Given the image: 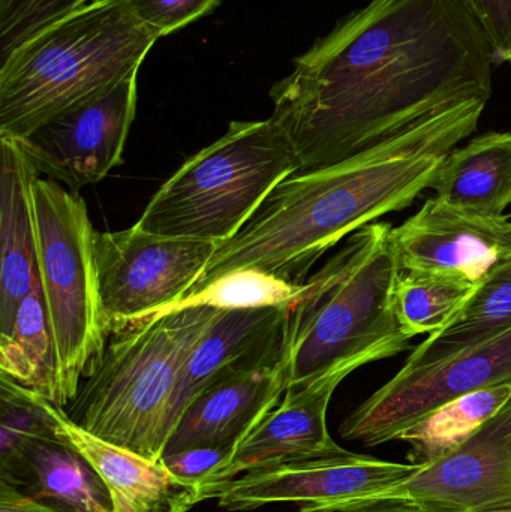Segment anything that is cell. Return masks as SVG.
<instances>
[{"label": "cell", "mask_w": 511, "mask_h": 512, "mask_svg": "<svg viewBox=\"0 0 511 512\" xmlns=\"http://www.w3.org/2000/svg\"><path fill=\"white\" fill-rule=\"evenodd\" d=\"M293 63L270 119L305 173L489 102L497 62L462 0H369Z\"/></svg>", "instance_id": "obj_1"}, {"label": "cell", "mask_w": 511, "mask_h": 512, "mask_svg": "<svg viewBox=\"0 0 511 512\" xmlns=\"http://www.w3.org/2000/svg\"><path fill=\"white\" fill-rule=\"evenodd\" d=\"M488 102L476 101L338 164L282 180L236 237L218 246L192 292L254 268L303 283L345 237L410 207L450 152L476 132Z\"/></svg>", "instance_id": "obj_2"}, {"label": "cell", "mask_w": 511, "mask_h": 512, "mask_svg": "<svg viewBox=\"0 0 511 512\" xmlns=\"http://www.w3.org/2000/svg\"><path fill=\"white\" fill-rule=\"evenodd\" d=\"M393 228L389 222L360 228L305 280L285 330L287 390L411 348L396 313V286L404 271Z\"/></svg>", "instance_id": "obj_3"}, {"label": "cell", "mask_w": 511, "mask_h": 512, "mask_svg": "<svg viewBox=\"0 0 511 512\" xmlns=\"http://www.w3.org/2000/svg\"><path fill=\"white\" fill-rule=\"evenodd\" d=\"M158 36L123 0H93L0 62V137L39 126L138 74Z\"/></svg>", "instance_id": "obj_4"}, {"label": "cell", "mask_w": 511, "mask_h": 512, "mask_svg": "<svg viewBox=\"0 0 511 512\" xmlns=\"http://www.w3.org/2000/svg\"><path fill=\"white\" fill-rule=\"evenodd\" d=\"M221 312L186 307L111 334L66 406L68 417L104 441L161 460L183 364Z\"/></svg>", "instance_id": "obj_5"}, {"label": "cell", "mask_w": 511, "mask_h": 512, "mask_svg": "<svg viewBox=\"0 0 511 512\" xmlns=\"http://www.w3.org/2000/svg\"><path fill=\"white\" fill-rule=\"evenodd\" d=\"M297 173L293 149L272 119L231 122L189 158L144 209L137 227L158 236L224 245L267 195Z\"/></svg>", "instance_id": "obj_6"}, {"label": "cell", "mask_w": 511, "mask_h": 512, "mask_svg": "<svg viewBox=\"0 0 511 512\" xmlns=\"http://www.w3.org/2000/svg\"><path fill=\"white\" fill-rule=\"evenodd\" d=\"M38 273L59 360L60 408L74 399L107 345L95 234L78 192L39 177L33 185Z\"/></svg>", "instance_id": "obj_7"}, {"label": "cell", "mask_w": 511, "mask_h": 512, "mask_svg": "<svg viewBox=\"0 0 511 512\" xmlns=\"http://www.w3.org/2000/svg\"><path fill=\"white\" fill-rule=\"evenodd\" d=\"M218 246L158 236L137 225L96 233L99 292L108 334L153 318L188 297Z\"/></svg>", "instance_id": "obj_8"}, {"label": "cell", "mask_w": 511, "mask_h": 512, "mask_svg": "<svg viewBox=\"0 0 511 512\" xmlns=\"http://www.w3.org/2000/svg\"><path fill=\"white\" fill-rule=\"evenodd\" d=\"M501 384H511V328L447 360L402 367L345 417L339 435L368 448L398 441L441 406Z\"/></svg>", "instance_id": "obj_9"}, {"label": "cell", "mask_w": 511, "mask_h": 512, "mask_svg": "<svg viewBox=\"0 0 511 512\" xmlns=\"http://www.w3.org/2000/svg\"><path fill=\"white\" fill-rule=\"evenodd\" d=\"M384 501L425 512H511V400L455 450L359 507Z\"/></svg>", "instance_id": "obj_10"}, {"label": "cell", "mask_w": 511, "mask_h": 512, "mask_svg": "<svg viewBox=\"0 0 511 512\" xmlns=\"http://www.w3.org/2000/svg\"><path fill=\"white\" fill-rule=\"evenodd\" d=\"M137 75L15 140L39 176L80 192L122 164L137 111Z\"/></svg>", "instance_id": "obj_11"}, {"label": "cell", "mask_w": 511, "mask_h": 512, "mask_svg": "<svg viewBox=\"0 0 511 512\" xmlns=\"http://www.w3.org/2000/svg\"><path fill=\"white\" fill-rule=\"evenodd\" d=\"M417 468L347 451L249 472L222 487L216 499L227 511L291 504L300 512H344L401 483Z\"/></svg>", "instance_id": "obj_12"}, {"label": "cell", "mask_w": 511, "mask_h": 512, "mask_svg": "<svg viewBox=\"0 0 511 512\" xmlns=\"http://www.w3.org/2000/svg\"><path fill=\"white\" fill-rule=\"evenodd\" d=\"M353 372L335 370L287 390L281 403L237 445L230 459L200 484L198 504L218 498L222 487L249 472L347 453L330 436L327 409L336 388Z\"/></svg>", "instance_id": "obj_13"}, {"label": "cell", "mask_w": 511, "mask_h": 512, "mask_svg": "<svg viewBox=\"0 0 511 512\" xmlns=\"http://www.w3.org/2000/svg\"><path fill=\"white\" fill-rule=\"evenodd\" d=\"M393 243L404 273L453 274L479 285L511 252V218L474 215L429 198L416 215L393 228Z\"/></svg>", "instance_id": "obj_14"}, {"label": "cell", "mask_w": 511, "mask_h": 512, "mask_svg": "<svg viewBox=\"0 0 511 512\" xmlns=\"http://www.w3.org/2000/svg\"><path fill=\"white\" fill-rule=\"evenodd\" d=\"M287 388L284 361L227 373L189 403L162 456L189 448H236L281 403Z\"/></svg>", "instance_id": "obj_15"}, {"label": "cell", "mask_w": 511, "mask_h": 512, "mask_svg": "<svg viewBox=\"0 0 511 512\" xmlns=\"http://www.w3.org/2000/svg\"><path fill=\"white\" fill-rule=\"evenodd\" d=\"M291 306L222 310L183 364L171 408V432L189 403L216 379L284 361Z\"/></svg>", "instance_id": "obj_16"}, {"label": "cell", "mask_w": 511, "mask_h": 512, "mask_svg": "<svg viewBox=\"0 0 511 512\" xmlns=\"http://www.w3.org/2000/svg\"><path fill=\"white\" fill-rule=\"evenodd\" d=\"M57 436L83 454L104 480L114 512H188L198 504V487L182 483L161 460H150L117 447L78 427L53 403Z\"/></svg>", "instance_id": "obj_17"}, {"label": "cell", "mask_w": 511, "mask_h": 512, "mask_svg": "<svg viewBox=\"0 0 511 512\" xmlns=\"http://www.w3.org/2000/svg\"><path fill=\"white\" fill-rule=\"evenodd\" d=\"M38 171L17 141L0 137V334L38 279V225L33 185Z\"/></svg>", "instance_id": "obj_18"}, {"label": "cell", "mask_w": 511, "mask_h": 512, "mask_svg": "<svg viewBox=\"0 0 511 512\" xmlns=\"http://www.w3.org/2000/svg\"><path fill=\"white\" fill-rule=\"evenodd\" d=\"M63 512H114L113 498L89 460L59 436L33 442L11 480L0 481Z\"/></svg>", "instance_id": "obj_19"}, {"label": "cell", "mask_w": 511, "mask_h": 512, "mask_svg": "<svg viewBox=\"0 0 511 512\" xmlns=\"http://www.w3.org/2000/svg\"><path fill=\"white\" fill-rule=\"evenodd\" d=\"M438 200L500 218L511 204V134L488 132L447 155L432 182Z\"/></svg>", "instance_id": "obj_20"}, {"label": "cell", "mask_w": 511, "mask_h": 512, "mask_svg": "<svg viewBox=\"0 0 511 512\" xmlns=\"http://www.w3.org/2000/svg\"><path fill=\"white\" fill-rule=\"evenodd\" d=\"M511 328V252L480 280L447 327L420 343L405 366L438 363L462 354Z\"/></svg>", "instance_id": "obj_21"}, {"label": "cell", "mask_w": 511, "mask_h": 512, "mask_svg": "<svg viewBox=\"0 0 511 512\" xmlns=\"http://www.w3.org/2000/svg\"><path fill=\"white\" fill-rule=\"evenodd\" d=\"M0 375L60 406L59 360L39 276L11 330L0 334Z\"/></svg>", "instance_id": "obj_22"}, {"label": "cell", "mask_w": 511, "mask_h": 512, "mask_svg": "<svg viewBox=\"0 0 511 512\" xmlns=\"http://www.w3.org/2000/svg\"><path fill=\"white\" fill-rule=\"evenodd\" d=\"M510 400L511 384H501L465 394L441 406L399 436L398 441L410 444L408 462L425 465L455 450Z\"/></svg>", "instance_id": "obj_23"}, {"label": "cell", "mask_w": 511, "mask_h": 512, "mask_svg": "<svg viewBox=\"0 0 511 512\" xmlns=\"http://www.w3.org/2000/svg\"><path fill=\"white\" fill-rule=\"evenodd\" d=\"M477 283L453 274L410 271L396 286V313L402 330L413 339L438 333L452 322Z\"/></svg>", "instance_id": "obj_24"}, {"label": "cell", "mask_w": 511, "mask_h": 512, "mask_svg": "<svg viewBox=\"0 0 511 512\" xmlns=\"http://www.w3.org/2000/svg\"><path fill=\"white\" fill-rule=\"evenodd\" d=\"M53 402L0 375V481L11 480L27 448L53 438Z\"/></svg>", "instance_id": "obj_25"}, {"label": "cell", "mask_w": 511, "mask_h": 512, "mask_svg": "<svg viewBox=\"0 0 511 512\" xmlns=\"http://www.w3.org/2000/svg\"><path fill=\"white\" fill-rule=\"evenodd\" d=\"M303 291L305 282H288L264 271L243 268L218 277L156 316L194 306H207L218 310L293 306Z\"/></svg>", "instance_id": "obj_26"}, {"label": "cell", "mask_w": 511, "mask_h": 512, "mask_svg": "<svg viewBox=\"0 0 511 512\" xmlns=\"http://www.w3.org/2000/svg\"><path fill=\"white\" fill-rule=\"evenodd\" d=\"M93 0H0V62L27 39Z\"/></svg>", "instance_id": "obj_27"}, {"label": "cell", "mask_w": 511, "mask_h": 512, "mask_svg": "<svg viewBox=\"0 0 511 512\" xmlns=\"http://www.w3.org/2000/svg\"><path fill=\"white\" fill-rule=\"evenodd\" d=\"M138 21L158 38L194 23L221 5L222 0H123Z\"/></svg>", "instance_id": "obj_28"}, {"label": "cell", "mask_w": 511, "mask_h": 512, "mask_svg": "<svg viewBox=\"0 0 511 512\" xmlns=\"http://www.w3.org/2000/svg\"><path fill=\"white\" fill-rule=\"evenodd\" d=\"M485 30L495 62L511 65V0H462Z\"/></svg>", "instance_id": "obj_29"}, {"label": "cell", "mask_w": 511, "mask_h": 512, "mask_svg": "<svg viewBox=\"0 0 511 512\" xmlns=\"http://www.w3.org/2000/svg\"><path fill=\"white\" fill-rule=\"evenodd\" d=\"M234 450V447L189 448L170 456H162L161 462L182 483L200 487L213 471L230 459Z\"/></svg>", "instance_id": "obj_30"}, {"label": "cell", "mask_w": 511, "mask_h": 512, "mask_svg": "<svg viewBox=\"0 0 511 512\" xmlns=\"http://www.w3.org/2000/svg\"><path fill=\"white\" fill-rule=\"evenodd\" d=\"M0 512H63L41 504L9 484L0 483Z\"/></svg>", "instance_id": "obj_31"}, {"label": "cell", "mask_w": 511, "mask_h": 512, "mask_svg": "<svg viewBox=\"0 0 511 512\" xmlns=\"http://www.w3.org/2000/svg\"><path fill=\"white\" fill-rule=\"evenodd\" d=\"M344 512H425L416 505L402 501L375 502V504L363 505V507L351 508Z\"/></svg>", "instance_id": "obj_32"}]
</instances>
